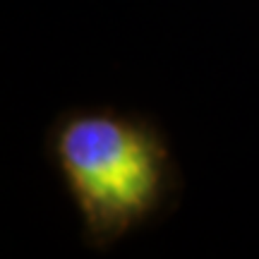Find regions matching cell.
I'll list each match as a JSON object with an SVG mask.
<instances>
[{
	"label": "cell",
	"instance_id": "obj_1",
	"mask_svg": "<svg viewBox=\"0 0 259 259\" xmlns=\"http://www.w3.org/2000/svg\"><path fill=\"white\" fill-rule=\"evenodd\" d=\"M46 142L92 250L113 247L178 192L168 139L149 118L108 106L74 108L51 125Z\"/></svg>",
	"mask_w": 259,
	"mask_h": 259
}]
</instances>
